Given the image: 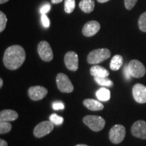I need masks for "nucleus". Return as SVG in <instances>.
Instances as JSON below:
<instances>
[{"label":"nucleus","instance_id":"obj_1","mask_svg":"<svg viewBox=\"0 0 146 146\" xmlns=\"http://www.w3.org/2000/svg\"><path fill=\"white\" fill-rule=\"evenodd\" d=\"M26 59V52L21 45H14L8 47L4 52L3 62L9 70L19 68Z\"/></svg>","mask_w":146,"mask_h":146},{"label":"nucleus","instance_id":"obj_2","mask_svg":"<svg viewBox=\"0 0 146 146\" xmlns=\"http://www.w3.org/2000/svg\"><path fill=\"white\" fill-rule=\"evenodd\" d=\"M111 52L107 48H100L93 50L87 56V62L91 64H98L108 59Z\"/></svg>","mask_w":146,"mask_h":146},{"label":"nucleus","instance_id":"obj_3","mask_svg":"<svg viewBox=\"0 0 146 146\" xmlns=\"http://www.w3.org/2000/svg\"><path fill=\"white\" fill-rule=\"evenodd\" d=\"M83 121L89 129L98 132L104 129L106 125V120L103 118L96 115H87L83 118Z\"/></svg>","mask_w":146,"mask_h":146},{"label":"nucleus","instance_id":"obj_4","mask_svg":"<svg viewBox=\"0 0 146 146\" xmlns=\"http://www.w3.org/2000/svg\"><path fill=\"white\" fill-rule=\"evenodd\" d=\"M126 135V129L122 125L113 126L109 133L110 141L114 144H118L123 141Z\"/></svg>","mask_w":146,"mask_h":146},{"label":"nucleus","instance_id":"obj_5","mask_svg":"<svg viewBox=\"0 0 146 146\" xmlns=\"http://www.w3.org/2000/svg\"><path fill=\"white\" fill-rule=\"evenodd\" d=\"M56 83H57L58 88L62 93H71L74 90L72 82L68 76L66 75L64 73H59L56 76Z\"/></svg>","mask_w":146,"mask_h":146},{"label":"nucleus","instance_id":"obj_6","mask_svg":"<svg viewBox=\"0 0 146 146\" xmlns=\"http://www.w3.org/2000/svg\"><path fill=\"white\" fill-rule=\"evenodd\" d=\"M54 128V124L52 121H43L35 127L33 134L36 137L41 138L52 132Z\"/></svg>","mask_w":146,"mask_h":146},{"label":"nucleus","instance_id":"obj_7","mask_svg":"<svg viewBox=\"0 0 146 146\" xmlns=\"http://www.w3.org/2000/svg\"><path fill=\"white\" fill-rule=\"evenodd\" d=\"M37 52L39 57L45 62L52 61L54 58L52 47L48 42L45 41L39 42L37 46Z\"/></svg>","mask_w":146,"mask_h":146},{"label":"nucleus","instance_id":"obj_8","mask_svg":"<svg viewBox=\"0 0 146 146\" xmlns=\"http://www.w3.org/2000/svg\"><path fill=\"white\" fill-rule=\"evenodd\" d=\"M128 67L133 77L141 78L145 74V67L141 62L137 60H133L130 61Z\"/></svg>","mask_w":146,"mask_h":146},{"label":"nucleus","instance_id":"obj_9","mask_svg":"<svg viewBox=\"0 0 146 146\" xmlns=\"http://www.w3.org/2000/svg\"><path fill=\"white\" fill-rule=\"evenodd\" d=\"M64 64L66 67L71 71H76L78 68V57L76 52H68L64 56Z\"/></svg>","mask_w":146,"mask_h":146},{"label":"nucleus","instance_id":"obj_10","mask_svg":"<svg viewBox=\"0 0 146 146\" xmlns=\"http://www.w3.org/2000/svg\"><path fill=\"white\" fill-rule=\"evenodd\" d=\"M131 133L137 138L146 139V122L137 120L131 127Z\"/></svg>","mask_w":146,"mask_h":146},{"label":"nucleus","instance_id":"obj_11","mask_svg":"<svg viewBox=\"0 0 146 146\" xmlns=\"http://www.w3.org/2000/svg\"><path fill=\"white\" fill-rule=\"evenodd\" d=\"M47 89L42 86L31 87L28 90V95L33 101H39L45 98L47 94Z\"/></svg>","mask_w":146,"mask_h":146},{"label":"nucleus","instance_id":"obj_12","mask_svg":"<svg viewBox=\"0 0 146 146\" xmlns=\"http://www.w3.org/2000/svg\"><path fill=\"white\" fill-rule=\"evenodd\" d=\"M133 96L137 103H146V87L140 83L135 84L133 87Z\"/></svg>","mask_w":146,"mask_h":146},{"label":"nucleus","instance_id":"obj_13","mask_svg":"<svg viewBox=\"0 0 146 146\" xmlns=\"http://www.w3.org/2000/svg\"><path fill=\"white\" fill-rule=\"evenodd\" d=\"M100 24L96 21H91L84 25L83 27V35L85 36H92L96 35L100 30Z\"/></svg>","mask_w":146,"mask_h":146},{"label":"nucleus","instance_id":"obj_14","mask_svg":"<svg viewBox=\"0 0 146 146\" xmlns=\"http://www.w3.org/2000/svg\"><path fill=\"white\" fill-rule=\"evenodd\" d=\"M18 118V113L12 110H3L0 112V122L14 121Z\"/></svg>","mask_w":146,"mask_h":146},{"label":"nucleus","instance_id":"obj_15","mask_svg":"<svg viewBox=\"0 0 146 146\" xmlns=\"http://www.w3.org/2000/svg\"><path fill=\"white\" fill-rule=\"evenodd\" d=\"M83 104L87 109L92 111L102 110L104 108V105L98 100L93 99H86L83 101Z\"/></svg>","mask_w":146,"mask_h":146},{"label":"nucleus","instance_id":"obj_16","mask_svg":"<svg viewBox=\"0 0 146 146\" xmlns=\"http://www.w3.org/2000/svg\"><path fill=\"white\" fill-rule=\"evenodd\" d=\"M91 74L94 77H108L110 73L104 67L98 65H95L90 69Z\"/></svg>","mask_w":146,"mask_h":146},{"label":"nucleus","instance_id":"obj_17","mask_svg":"<svg viewBox=\"0 0 146 146\" xmlns=\"http://www.w3.org/2000/svg\"><path fill=\"white\" fill-rule=\"evenodd\" d=\"M79 8L85 13H91L95 8L94 0H81L79 3Z\"/></svg>","mask_w":146,"mask_h":146},{"label":"nucleus","instance_id":"obj_18","mask_svg":"<svg viewBox=\"0 0 146 146\" xmlns=\"http://www.w3.org/2000/svg\"><path fill=\"white\" fill-rule=\"evenodd\" d=\"M123 64V58L120 55H115L111 60L110 67L112 70L116 71L119 70Z\"/></svg>","mask_w":146,"mask_h":146},{"label":"nucleus","instance_id":"obj_19","mask_svg":"<svg viewBox=\"0 0 146 146\" xmlns=\"http://www.w3.org/2000/svg\"><path fill=\"white\" fill-rule=\"evenodd\" d=\"M96 96L100 101H108L110 98V91L108 89L101 88L97 91Z\"/></svg>","mask_w":146,"mask_h":146},{"label":"nucleus","instance_id":"obj_20","mask_svg":"<svg viewBox=\"0 0 146 146\" xmlns=\"http://www.w3.org/2000/svg\"><path fill=\"white\" fill-rule=\"evenodd\" d=\"M75 0H64V11L66 13H72L75 8Z\"/></svg>","mask_w":146,"mask_h":146},{"label":"nucleus","instance_id":"obj_21","mask_svg":"<svg viewBox=\"0 0 146 146\" xmlns=\"http://www.w3.org/2000/svg\"><path fill=\"white\" fill-rule=\"evenodd\" d=\"M94 79L97 83L102 86L111 87L113 85V82L107 77H94Z\"/></svg>","mask_w":146,"mask_h":146},{"label":"nucleus","instance_id":"obj_22","mask_svg":"<svg viewBox=\"0 0 146 146\" xmlns=\"http://www.w3.org/2000/svg\"><path fill=\"white\" fill-rule=\"evenodd\" d=\"M138 25L139 29L142 32H146V12H143L140 16L138 21Z\"/></svg>","mask_w":146,"mask_h":146},{"label":"nucleus","instance_id":"obj_23","mask_svg":"<svg viewBox=\"0 0 146 146\" xmlns=\"http://www.w3.org/2000/svg\"><path fill=\"white\" fill-rule=\"evenodd\" d=\"M12 129V125L10 122H0V133L5 134L10 132Z\"/></svg>","mask_w":146,"mask_h":146},{"label":"nucleus","instance_id":"obj_24","mask_svg":"<svg viewBox=\"0 0 146 146\" xmlns=\"http://www.w3.org/2000/svg\"><path fill=\"white\" fill-rule=\"evenodd\" d=\"M50 121H52L55 125H61L64 123V118L56 114H52L50 116Z\"/></svg>","mask_w":146,"mask_h":146},{"label":"nucleus","instance_id":"obj_25","mask_svg":"<svg viewBox=\"0 0 146 146\" xmlns=\"http://www.w3.org/2000/svg\"><path fill=\"white\" fill-rule=\"evenodd\" d=\"M8 18L2 11L0 12V32H3L6 27Z\"/></svg>","mask_w":146,"mask_h":146},{"label":"nucleus","instance_id":"obj_26","mask_svg":"<svg viewBox=\"0 0 146 146\" xmlns=\"http://www.w3.org/2000/svg\"><path fill=\"white\" fill-rule=\"evenodd\" d=\"M138 0H125V8L128 10H131L134 8Z\"/></svg>","mask_w":146,"mask_h":146},{"label":"nucleus","instance_id":"obj_27","mask_svg":"<svg viewBox=\"0 0 146 146\" xmlns=\"http://www.w3.org/2000/svg\"><path fill=\"white\" fill-rule=\"evenodd\" d=\"M41 23L43 26L45 27V28H48L50 26V21L49 18L47 17L46 14H41Z\"/></svg>","mask_w":146,"mask_h":146},{"label":"nucleus","instance_id":"obj_28","mask_svg":"<svg viewBox=\"0 0 146 146\" xmlns=\"http://www.w3.org/2000/svg\"><path fill=\"white\" fill-rule=\"evenodd\" d=\"M51 10V5L49 3H45L40 8V13L41 14H46Z\"/></svg>","mask_w":146,"mask_h":146},{"label":"nucleus","instance_id":"obj_29","mask_svg":"<svg viewBox=\"0 0 146 146\" xmlns=\"http://www.w3.org/2000/svg\"><path fill=\"white\" fill-rule=\"evenodd\" d=\"M52 107H53V109L55 110H63L64 108V104L60 102H54V103H53Z\"/></svg>","mask_w":146,"mask_h":146},{"label":"nucleus","instance_id":"obj_30","mask_svg":"<svg viewBox=\"0 0 146 146\" xmlns=\"http://www.w3.org/2000/svg\"><path fill=\"white\" fill-rule=\"evenodd\" d=\"M124 74H125V78L127 80H129L131 78V76H132L130 73V71L129 70V67H128V66H126L125 68H124Z\"/></svg>","mask_w":146,"mask_h":146},{"label":"nucleus","instance_id":"obj_31","mask_svg":"<svg viewBox=\"0 0 146 146\" xmlns=\"http://www.w3.org/2000/svg\"><path fill=\"white\" fill-rule=\"evenodd\" d=\"M0 146H8V143L4 139H0Z\"/></svg>","mask_w":146,"mask_h":146},{"label":"nucleus","instance_id":"obj_32","mask_svg":"<svg viewBox=\"0 0 146 146\" xmlns=\"http://www.w3.org/2000/svg\"><path fill=\"white\" fill-rule=\"evenodd\" d=\"M63 0H52V3L53 4H57V3H59L62 2Z\"/></svg>","mask_w":146,"mask_h":146},{"label":"nucleus","instance_id":"obj_33","mask_svg":"<svg viewBox=\"0 0 146 146\" xmlns=\"http://www.w3.org/2000/svg\"><path fill=\"white\" fill-rule=\"evenodd\" d=\"M108 1H110V0H98V2L100 3H106Z\"/></svg>","mask_w":146,"mask_h":146},{"label":"nucleus","instance_id":"obj_34","mask_svg":"<svg viewBox=\"0 0 146 146\" xmlns=\"http://www.w3.org/2000/svg\"><path fill=\"white\" fill-rule=\"evenodd\" d=\"M8 1L9 0H0V3H1V4H3V3L8 2Z\"/></svg>","mask_w":146,"mask_h":146},{"label":"nucleus","instance_id":"obj_35","mask_svg":"<svg viewBox=\"0 0 146 146\" xmlns=\"http://www.w3.org/2000/svg\"><path fill=\"white\" fill-rule=\"evenodd\" d=\"M3 86V80L2 78H0V87H2Z\"/></svg>","mask_w":146,"mask_h":146},{"label":"nucleus","instance_id":"obj_36","mask_svg":"<svg viewBox=\"0 0 146 146\" xmlns=\"http://www.w3.org/2000/svg\"><path fill=\"white\" fill-rule=\"evenodd\" d=\"M75 146H88L87 145H85V144H78Z\"/></svg>","mask_w":146,"mask_h":146}]
</instances>
